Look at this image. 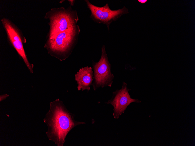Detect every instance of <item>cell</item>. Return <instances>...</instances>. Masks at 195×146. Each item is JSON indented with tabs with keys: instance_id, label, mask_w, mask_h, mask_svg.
I'll return each instance as SVG.
<instances>
[{
	"instance_id": "obj_10",
	"label": "cell",
	"mask_w": 195,
	"mask_h": 146,
	"mask_svg": "<svg viewBox=\"0 0 195 146\" xmlns=\"http://www.w3.org/2000/svg\"><path fill=\"white\" fill-rule=\"evenodd\" d=\"M147 0H138V1L140 3H141L142 4H144L146 3L147 1Z\"/></svg>"
},
{
	"instance_id": "obj_8",
	"label": "cell",
	"mask_w": 195,
	"mask_h": 146,
	"mask_svg": "<svg viewBox=\"0 0 195 146\" xmlns=\"http://www.w3.org/2000/svg\"><path fill=\"white\" fill-rule=\"evenodd\" d=\"M93 80V73L91 67L80 68L75 75V80L78 84V91L90 90Z\"/></svg>"
},
{
	"instance_id": "obj_5",
	"label": "cell",
	"mask_w": 195,
	"mask_h": 146,
	"mask_svg": "<svg viewBox=\"0 0 195 146\" xmlns=\"http://www.w3.org/2000/svg\"><path fill=\"white\" fill-rule=\"evenodd\" d=\"M101 52L99 61L97 62H93V80L92 85L95 91L100 87H111L114 78L104 45L102 48Z\"/></svg>"
},
{
	"instance_id": "obj_9",
	"label": "cell",
	"mask_w": 195,
	"mask_h": 146,
	"mask_svg": "<svg viewBox=\"0 0 195 146\" xmlns=\"http://www.w3.org/2000/svg\"><path fill=\"white\" fill-rule=\"evenodd\" d=\"M8 96L9 95L7 94H5L1 95L0 96V101H1L3 100L6 98H7Z\"/></svg>"
},
{
	"instance_id": "obj_4",
	"label": "cell",
	"mask_w": 195,
	"mask_h": 146,
	"mask_svg": "<svg viewBox=\"0 0 195 146\" xmlns=\"http://www.w3.org/2000/svg\"><path fill=\"white\" fill-rule=\"evenodd\" d=\"M3 27L6 32L8 43L22 57L30 72H33V65L27 58L24 49L23 43L26 40L20 29L9 19L4 17L1 20Z\"/></svg>"
},
{
	"instance_id": "obj_6",
	"label": "cell",
	"mask_w": 195,
	"mask_h": 146,
	"mask_svg": "<svg viewBox=\"0 0 195 146\" xmlns=\"http://www.w3.org/2000/svg\"><path fill=\"white\" fill-rule=\"evenodd\" d=\"M85 1L91 11L90 18L96 22L105 24L109 30L110 25L113 22L115 21L123 15L128 13V9L125 6L121 9L112 10L108 3L100 7L92 4L88 0Z\"/></svg>"
},
{
	"instance_id": "obj_1",
	"label": "cell",
	"mask_w": 195,
	"mask_h": 146,
	"mask_svg": "<svg viewBox=\"0 0 195 146\" xmlns=\"http://www.w3.org/2000/svg\"><path fill=\"white\" fill-rule=\"evenodd\" d=\"M43 120L48 128L46 132L48 138L57 146H63L66 137L72 129L86 124L76 121L74 115L59 98L50 103L49 110Z\"/></svg>"
},
{
	"instance_id": "obj_3",
	"label": "cell",
	"mask_w": 195,
	"mask_h": 146,
	"mask_svg": "<svg viewBox=\"0 0 195 146\" xmlns=\"http://www.w3.org/2000/svg\"><path fill=\"white\" fill-rule=\"evenodd\" d=\"M44 18L49 20V30L47 39L75 26L79 20L77 11L71 6L67 8L62 7L52 8L46 13Z\"/></svg>"
},
{
	"instance_id": "obj_2",
	"label": "cell",
	"mask_w": 195,
	"mask_h": 146,
	"mask_svg": "<svg viewBox=\"0 0 195 146\" xmlns=\"http://www.w3.org/2000/svg\"><path fill=\"white\" fill-rule=\"evenodd\" d=\"M80 31L79 27L77 25L47 39L44 47L52 56L61 61L65 60L71 54L76 44Z\"/></svg>"
},
{
	"instance_id": "obj_7",
	"label": "cell",
	"mask_w": 195,
	"mask_h": 146,
	"mask_svg": "<svg viewBox=\"0 0 195 146\" xmlns=\"http://www.w3.org/2000/svg\"><path fill=\"white\" fill-rule=\"evenodd\" d=\"M127 85L126 82H123L121 89L114 92L112 98L105 103L113 106V115L115 119L119 118L131 103L141 102L138 99L131 98L129 93L130 89L127 88Z\"/></svg>"
}]
</instances>
